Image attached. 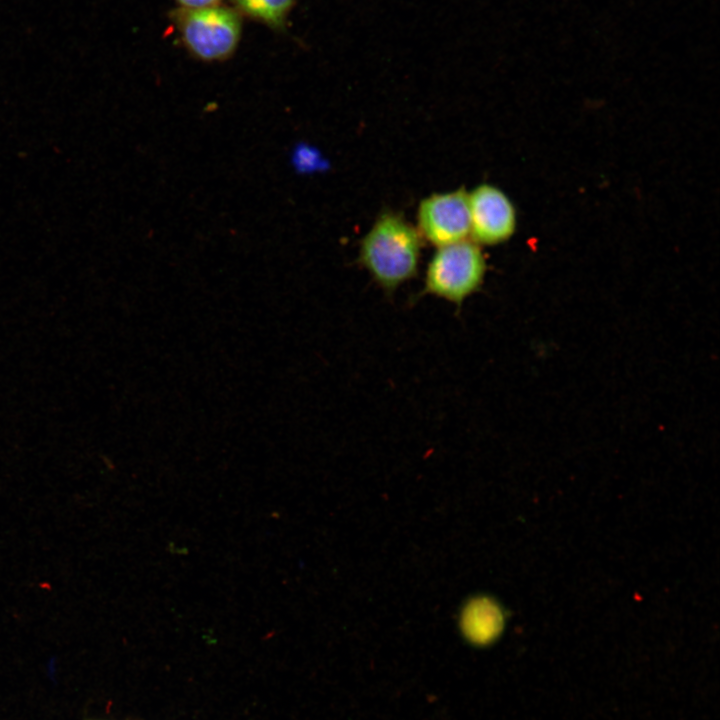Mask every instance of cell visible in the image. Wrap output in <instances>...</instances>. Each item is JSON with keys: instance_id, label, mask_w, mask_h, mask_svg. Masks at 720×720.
<instances>
[{"instance_id": "cell-6", "label": "cell", "mask_w": 720, "mask_h": 720, "mask_svg": "<svg viewBox=\"0 0 720 720\" xmlns=\"http://www.w3.org/2000/svg\"><path fill=\"white\" fill-rule=\"evenodd\" d=\"M503 624L502 609L490 599L472 601L463 611L461 620L464 635L477 645L494 641L500 635Z\"/></svg>"}, {"instance_id": "cell-2", "label": "cell", "mask_w": 720, "mask_h": 720, "mask_svg": "<svg viewBox=\"0 0 720 720\" xmlns=\"http://www.w3.org/2000/svg\"><path fill=\"white\" fill-rule=\"evenodd\" d=\"M175 23L187 49L204 61H220L235 51L241 34V18L229 7L186 9L175 12Z\"/></svg>"}, {"instance_id": "cell-5", "label": "cell", "mask_w": 720, "mask_h": 720, "mask_svg": "<svg viewBox=\"0 0 720 720\" xmlns=\"http://www.w3.org/2000/svg\"><path fill=\"white\" fill-rule=\"evenodd\" d=\"M469 198L470 233L475 243L494 245L515 231L516 213L509 198L492 185L476 187Z\"/></svg>"}, {"instance_id": "cell-8", "label": "cell", "mask_w": 720, "mask_h": 720, "mask_svg": "<svg viewBox=\"0 0 720 720\" xmlns=\"http://www.w3.org/2000/svg\"><path fill=\"white\" fill-rule=\"evenodd\" d=\"M182 8L197 9L218 5L220 0H176Z\"/></svg>"}, {"instance_id": "cell-3", "label": "cell", "mask_w": 720, "mask_h": 720, "mask_svg": "<svg viewBox=\"0 0 720 720\" xmlns=\"http://www.w3.org/2000/svg\"><path fill=\"white\" fill-rule=\"evenodd\" d=\"M486 271L484 256L473 241L439 247L430 260L426 292L460 306L481 285Z\"/></svg>"}, {"instance_id": "cell-4", "label": "cell", "mask_w": 720, "mask_h": 720, "mask_svg": "<svg viewBox=\"0 0 720 720\" xmlns=\"http://www.w3.org/2000/svg\"><path fill=\"white\" fill-rule=\"evenodd\" d=\"M421 234L439 247L465 240L470 234L468 194L463 190L433 194L419 205Z\"/></svg>"}, {"instance_id": "cell-7", "label": "cell", "mask_w": 720, "mask_h": 720, "mask_svg": "<svg viewBox=\"0 0 720 720\" xmlns=\"http://www.w3.org/2000/svg\"><path fill=\"white\" fill-rule=\"evenodd\" d=\"M237 7L249 17L273 28L285 25L288 13L295 0H233Z\"/></svg>"}, {"instance_id": "cell-1", "label": "cell", "mask_w": 720, "mask_h": 720, "mask_svg": "<svg viewBox=\"0 0 720 720\" xmlns=\"http://www.w3.org/2000/svg\"><path fill=\"white\" fill-rule=\"evenodd\" d=\"M421 236L401 216L385 213L360 245V261L374 280L392 291L417 273Z\"/></svg>"}]
</instances>
